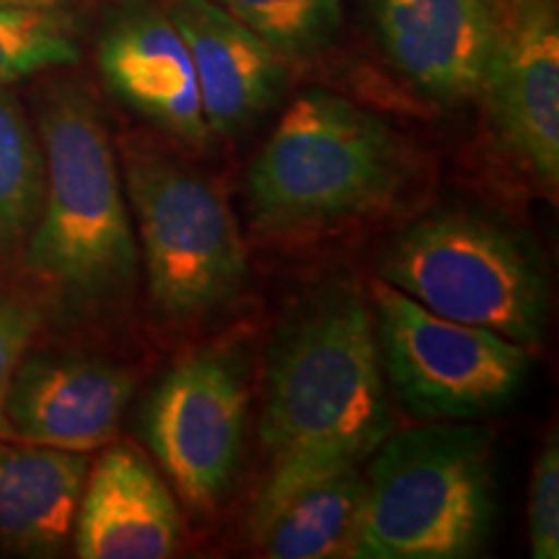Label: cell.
<instances>
[{
    "mask_svg": "<svg viewBox=\"0 0 559 559\" xmlns=\"http://www.w3.org/2000/svg\"><path fill=\"white\" fill-rule=\"evenodd\" d=\"M394 430L376 342L360 293H319L272 342L260 438L267 479L251 506V539L300 489L370 459Z\"/></svg>",
    "mask_w": 559,
    "mask_h": 559,
    "instance_id": "1",
    "label": "cell"
},
{
    "mask_svg": "<svg viewBox=\"0 0 559 559\" xmlns=\"http://www.w3.org/2000/svg\"><path fill=\"white\" fill-rule=\"evenodd\" d=\"M45 202L24 260L32 275L73 306L109 304L138 277V243L109 130L99 109L73 86L39 104Z\"/></svg>",
    "mask_w": 559,
    "mask_h": 559,
    "instance_id": "2",
    "label": "cell"
},
{
    "mask_svg": "<svg viewBox=\"0 0 559 559\" xmlns=\"http://www.w3.org/2000/svg\"><path fill=\"white\" fill-rule=\"evenodd\" d=\"M353 555L466 559L495 521L492 436L474 425H425L370 453Z\"/></svg>",
    "mask_w": 559,
    "mask_h": 559,
    "instance_id": "3",
    "label": "cell"
},
{
    "mask_svg": "<svg viewBox=\"0 0 559 559\" xmlns=\"http://www.w3.org/2000/svg\"><path fill=\"white\" fill-rule=\"evenodd\" d=\"M404 151L386 122L330 91L285 109L249 169V207L267 230L324 228L386 205Z\"/></svg>",
    "mask_w": 559,
    "mask_h": 559,
    "instance_id": "4",
    "label": "cell"
},
{
    "mask_svg": "<svg viewBox=\"0 0 559 559\" xmlns=\"http://www.w3.org/2000/svg\"><path fill=\"white\" fill-rule=\"evenodd\" d=\"M383 283L461 324L536 345L547 324V272L521 230L474 210H440L396 234Z\"/></svg>",
    "mask_w": 559,
    "mask_h": 559,
    "instance_id": "5",
    "label": "cell"
},
{
    "mask_svg": "<svg viewBox=\"0 0 559 559\" xmlns=\"http://www.w3.org/2000/svg\"><path fill=\"white\" fill-rule=\"evenodd\" d=\"M128 192L160 317L202 319L241 296L247 247L228 202L200 171L160 151H130Z\"/></svg>",
    "mask_w": 559,
    "mask_h": 559,
    "instance_id": "6",
    "label": "cell"
},
{
    "mask_svg": "<svg viewBox=\"0 0 559 559\" xmlns=\"http://www.w3.org/2000/svg\"><path fill=\"white\" fill-rule=\"evenodd\" d=\"M373 324L383 379L412 415L469 423L510 407L526 386V345L438 317L383 280L373 283Z\"/></svg>",
    "mask_w": 559,
    "mask_h": 559,
    "instance_id": "7",
    "label": "cell"
},
{
    "mask_svg": "<svg viewBox=\"0 0 559 559\" xmlns=\"http://www.w3.org/2000/svg\"><path fill=\"white\" fill-rule=\"evenodd\" d=\"M247 419L243 360L210 347L185 355L160 376L140 409V430L181 500L207 513L234 485Z\"/></svg>",
    "mask_w": 559,
    "mask_h": 559,
    "instance_id": "8",
    "label": "cell"
},
{
    "mask_svg": "<svg viewBox=\"0 0 559 559\" xmlns=\"http://www.w3.org/2000/svg\"><path fill=\"white\" fill-rule=\"evenodd\" d=\"M373 24L396 73L456 104L481 94L508 13L502 0H373Z\"/></svg>",
    "mask_w": 559,
    "mask_h": 559,
    "instance_id": "9",
    "label": "cell"
},
{
    "mask_svg": "<svg viewBox=\"0 0 559 559\" xmlns=\"http://www.w3.org/2000/svg\"><path fill=\"white\" fill-rule=\"evenodd\" d=\"M495 128L515 158L555 194L559 185V21L555 0L510 3L481 86Z\"/></svg>",
    "mask_w": 559,
    "mask_h": 559,
    "instance_id": "10",
    "label": "cell"
},
{
    "mask_svg": "<svg viewBox=\"0 0 559 559\" xmlns=\"http://www.w3.org/2000/svg\"><path fill=\"white\" fill-rule=\"evenodd\" d=\"M132 389L130 370L111 360L24 355L5 394L9 436L62 451L99 449L120 428Z\"/></svg>",
    "mask_w": 559,
    "mask_h": 559,
    "instance_id": "11",
    "label": "cell"
},
{
    "mask_svg": "<svg viewBox=\"0 0 559 559\" xmlns=\"http://www.w3.org/2000/svg\"><path fill=\"white\" fill-rule=\"evenodd\" d=\"M99 68L111 94L132 111L179 143L205 148L213 132L202 115L198 75L166 9L128 0L111 13L99 41Z\"/></svg>",
    "mask_w": 559,
    "mask_h": 559,
    "instance_id": "12",
    "label": "cell"
},
{
    "mask_svg": "<svg viewBox=\"0 0 559 559\" xmlns=\"http://www.w3.org/2000/svg\"><path fill=\"white\" fill-rule=\"evenodd\" d=\"M166 13L190 50L210 132L239 135L288 83V60L215 0H171Z\"/></svg>",
    "mask_w": 559,
    "mask_h": 559,
    "instance_id": "13",
    "label": "cell"
},
{
    "mask_svg": "<svg viewBox=\"0 0 559 559\" xmlns=\"http://www.w3.org/2000/svg\"><path fill=\"white\" fill-rule=\"evenodd\" d=\"M181 513L151 461L111 445L88 472L73 528L81 559H166L179 551Z\"/></svg>",
    "mask_w": 559,
    "mask_h": 559,
    "instance_id": "14",
    "label": "cell"
},
{
    "mask_svg": "<svg viewBox=\"0 0 559 559\" xmlns=\"http://www.w3.org/2000/svg\"><path fill=\"white\" fill-rule=\"evenodd\" d=\"M86 477L81 451L0 443V547L58 555L73 536Z\"/></svg>",
    "mask_w": 559,
    "mask_h": 559,
    "instance_id": "15",
    "label": "cell"
},
{
    "mask_svg": "<svg viewBox=\"0 0 559 559\" xmlns=\"http://www.w3.org/2000/svg\"><path fill=\"white\" fill-rule=\"evenodd\" d=\"M362 506L358 466L300 489L262 534L272 559H330L353 555Z\"/></svg>",
    "mask_w": 559,
    "mask_h": 559,
    "instance_id": "16",
    "label": "cell"
},
{
    "mask_svg": "<svg viewBox=\"0 0 559 559\" xmlns=\"http://www.w3.org/2000/svg\"><path fill=\"white\" fill-rule=\"evenodd\" d=\"M45 202V153L26 111L0 88V262L24 249Z\"/></svg>",
    "mask_w": 559,
    "mask_h": 559,
    "instance_id": "17",
    "label": "cell"
},
{
    "mask_svg": "<svg viewBox=\"0 0 559 559\" xmlns=\"http://www.w3.org/2000/svg\"><path fill=\"white\" fill-rule=\"evenodd\" d=\"M285 60L330 50L342 26V0H215Z\"/></svg>",
    "mask_w": 559,
    "mask_h": 559,
    "instance_id": "18",
    "label": "cell"
},
{
    "mask_svg": "<svg viewBox=\"0 0 559 559\" xmlns=\"http://www.w3.org/2000/svg\"><path fill=\"white\" fill-rule=\"evenodd\" d=\"M79 58L68 21L58 13L45 5L0 3V88Z\"/></svg>",
    "mask_w": 559,
    "mask_h": 559,
    "instance_id": "19",
    "label": "cell"
},
{
    "mask_svg": "<svg viewBox=\"0 0 559 559\" xmlns=\"http://www.w3.org/2000/svg\"><path fill=\"white\" fill-rule=\"evenodd\" d=\"M528 547L534 559L559 557V449L555 438L544 445L531 474Z\"/></svg>",
    "mask_w": 559,
    "mask_h": 559,
    "instance_id": "20",
    "label": "cell"
},
{
    "mask_svg": "<svg viewBox=\"0 0 559 559\" xmlns=\"http://www.w3.org/2000/svg\"><path fill=\"white\" fill-rule=\"evenodd\" d=\"M39 326V311L29 300L0 293V438L9 436L5 425V394H9L13 370L19 368L26 347Z\"/></svg>",
    "mask_w": 559,
    "mask_h": 559,
    "instance_id": "21",
    "label": "cell"
},
{
    "mask_svg": "<svg viewBox=\"0 0 559 559\" xmlns=\"http://www.w3.org/2000/svg\"><path fill=\"white\" fill-rule=\"evenodd\" d=\"M0 3H9V5H50L55 0H0Z\"/></svg>",
    "mask_w": 559,
    "mask_h": 559,
    "instance_id": "22",
    "label": "cell"
},
{
    "mask_svg": "<svg viewBox=\"0 0 559 559\" xmlns=\"http://www.w3.org/2000/svg\"><path fill=\"white\" fill-rule=\"evenodd\" d=\"M510 3H523V0H510Z\"/></svg>",
    "mask_w": 559,
    "mask_h": 559,
    "instance_id": "23",
    "label": "cell"
}]
</instances>
